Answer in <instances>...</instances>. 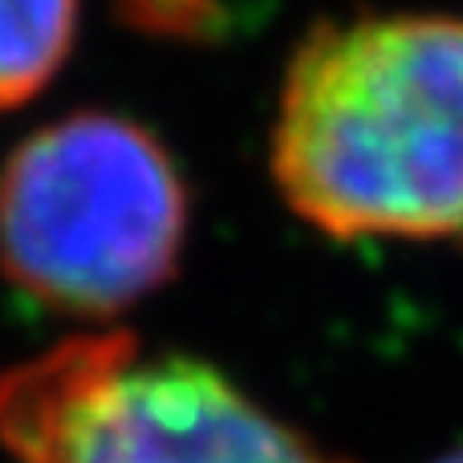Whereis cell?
Here are the masks:
<instances>
[{
	"instance_id": "obj_4",
	"label": "cell",
	"mask_w": 463,
	"mask_h": 463,
	"mask_svg": "<svg viewBox=\"0 0 463 463\" xmlns=\"http://www.w3.org/2000/svg\"><path fill=\"white\" fill-rule=\"evenodd\" d=\"M81 0H0V114L33 102L70 61Z\"/></svg>"
},
{
	"instance_id": "obj_1",
	"label": "cell",
	"mask_w": 463,
	"mask_h": 463,
	"mask_svg": "<svg viewBox=\"0 0 463 463\" xmlns=\"http://www.w3.org/2000/svg\"><path fill=\"white\" fill-rule=\"evenodd\" d=\"M269 167L329 240H463V16L317 21L277 94Z\"/></svg>"
},
{
	"instance_id": "obj_2",
	"label": "cell",
	"mask_w": 463,
	"mask_h": 463,
	"mask_svg": "<svg viewBox=\"0 0 463 463\" xmlns=\"http://www.w3.org/2000/svg\"><path fill=\"white\" fill-rule=\"evenodd\" d=\"M184 171L151 127L81 110L33 130L0 167V272L65 317L110 321L179 272Z\"/></svg>"
},
{
	"instance_id": "obj_5",
	"label": "cell",
	"mask_w": 463,
	"mask_h": 463,
	"mask_svg": "<svg viewBox=\"0 0 463 463\" xmlns=\"http://www.w3.org/2000/svg\"><path fill=\"white\" fill-rule=\"evenodd\" d=\"M122 16L159 37H208L220 13L212 0H118Z\"/></svg>"
},
{
	"instance_id": "obj_6",
	"label": "cell",
	"mask_w": 463,
	"mask_h": 463,
	"mask_svg": "<svg viewBox=\"0 0 463 463\" xmlns=\"http://www.w3.org/2000/svg\"><path fill=\"white\" fill-rule=\"evenodd\" d=\"M431 463H463V443H459V448H451V451H443V456L431 459Z\"/></svg>"
},
{
	"instance_id": "obj_3",
	"label": "cell",
	"mask_w": 463,
	"mask_h": 463,
	"mask_svg": "<svg viewBox=\"0 0 463 463\" xmlns=\"http://www.w3.org/2000/svg\"><path fill=\"white\" fill-rule=\"evenodd\" d=\"M13 463H345L187 354L130 329L73 334L0 374Z\"/></svg>"
}]
</instances>
